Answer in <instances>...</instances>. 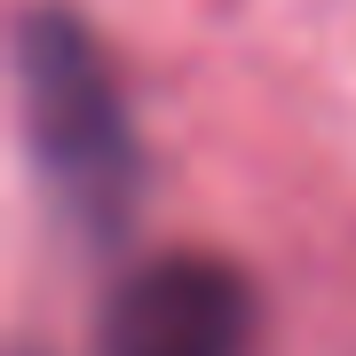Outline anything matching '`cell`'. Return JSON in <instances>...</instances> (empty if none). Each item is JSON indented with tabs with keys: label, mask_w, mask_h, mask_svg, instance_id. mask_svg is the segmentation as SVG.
Masks as SVG:
<instances>
[{
	"label": "cell",
	"mask_w": 356,
	"mask_h": 356,
	"mask_svg": "<svg viewBox=\"0 0 356 356\" xmlns=\"http://www.w3.org/2000/svg\"><path fill=\"white\" fill-rule=\"evenodd\" d=\"M254 285L222 254H159L119 277L95 356H254Z\"/></svg>",
	"instance_id": "obj_2"
},
{
	"label": "cell",
	"mask_w": 356,
	"mask_h": 356,
	"mask_svg": "<svg viewBox=\"0 0 356 356\" xmlns=\"http://www.w3.org/2000/svg\"><path fill=\"white\" fill-rule=\"evenodd\" d=\"M16 119L24 151L48 182L56 214L88 245H111L143 206V135L127 111L103 40L64 0H32L16 16Z\"/></svg>",
	"instance_id": "obj_1"
}]
</instances>
